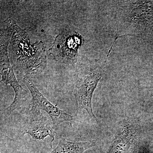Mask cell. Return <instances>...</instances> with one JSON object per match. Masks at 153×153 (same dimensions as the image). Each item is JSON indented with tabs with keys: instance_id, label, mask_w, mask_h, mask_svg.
<instances>
[{
	"instance_id": "277c9868",
	"label": "cell",
	"mask_w": 153,
	"mask_h": 153,
	"mask_svg": "<svg viewBox=\"0 0 153 153\" xmlns=\"http://www.w3.org/2000/svg\"><path fill=\"white\" fill-rule=\"evenodd\" d=\"M83 42V38L79 33L65 29L55 37L49 53L57 62L74 65L77 62L78 51Z\"/></svg>"
},
{
	"instance_id": "52a82bcc",
	"label": "cell",
	"mask_w": 153,
	"mask_h": 153,
	"mask_svg": "<svg viewBox=\"0 0 153 153\" xmlns=\"http://www.w3.org/2000/svg\"><path fill=\"white\" fill-rule=\"evenodd\" d=\"M22 133L23 135L27 134L35 140H44V139L49 136L52 139L50 144L51 148L57 134L52 128L49 120L41 111L33 108L29 111L27 120L22 127Z\"/></svg>"
},
{
	"instance_id": "8992f818",
	"label": "cell",
	"mask_w": 153,
	"mask_h": 153,
	"mask_svg": "<svg viewBox=\"0 0 153 153\" xmlns=\"http://www.w3.org/2000/svg\"><path fill=\"white\" fill-rule=\"evenodd\" d=\"M0 56V74L2 76L1 82L6 85H10L15 94L13 101L5 110L6 114L10 115L14 111L24 105L27 100L28 93L19 84L16 78L13 67L10 63L8 51H1Z\"/></svg>"
},
{
	"instance_id": "6da1fadb",
	"label": "cell",
	"mask_w": 153,
	"mask_h": 153,
	"mask_svg": "<svg viewBox=\"0 0 153 153\" xmlns=\"http://www.w3.org/2000/svg\"><path fill=\"white\" fill-rule=\"evenodd\" d=\"M117 8L115 41L125 36L143 39L150 37L153 32V1H121Z\"/></svg>"
},
{
	"instance_id": "7a4b0ae2",
	"label": "cell",
	"mask_w": 153,
	"mask_h": 153,
	"mask_svg": "<svg viewBox=\"0 0 153 153\" xmlns=\"http://www.w3.org/2000/svg\"><path fill=\"white\" fill-rule=\"evenodd\" d=\"M10 44L18 57L17 69L25 76L39 74L45 69L47 59L44 42L38 41L31 44L27 32L15 23Z\"/></svg>"
},
{
	"instance_id": "9c48e42d",
	"label": "cell",
	"mask_w": 153,
	"mask_h": 153,
	"mask_svg": "<svg viewBox=\"0 0 153 153\" xmlns=\"http://www.w3.org/2000/svg\"><path fill=\"white\" fill-rule=\"evenodd\" d=\"M95 141L75 142L67 140L64 138L59 140L57 146L50 153H83L90 148L95 146Z\"/></svg>"
},
{
	"instance_id": "5b68a950",
	"label": "cell",
	"mask_w": 153,
	"mask_h": 153,
	"mask_svg": "<svg viewBox=\"0 0 153 153\" xmlns=\"http://www.w3.org/2000/svg\"><path fill=\"white\" fill-rule=\"evenodd\" d=\"M23 80L32 96L31 108L47 112L51 118L54 127H57L60 124L67 121H75L82 123L75 116L66 113L51 103L39 91L30 77L25 76Z\"/></svg>"
},
{
	"instance_id": "ba28073f",
	"label": "cell",
	"mask_w": 153,
	"mask_h": 153,
	"mask_svg": "<svg viewBox=\"0 0 153 153\" xmlns=\"http://www.w3.org/2000/svg\"><path fill=\"white\" fill-rule=\"evenodd\" d=\"M135 142L134 126L131 123H127L114 137L107 153H133Z\"/></svg>"
},
{
	"instance_id": "3957f363",
	"label": "cell",
	"mask_w": 153,
	"mask_h": 153,
	"mask_svg": "<svg viewBox=\"0 0 153 153\" xmlns=\"http://www.w3.org/2000/svg\"><path fill=\"white\" fill-rule=\"evenodd\" d=\"M105 62L92 65L76 80L74 95L77 111L84 109L91 118L97 121L93 112L92 100L94 91L102 77Z\"/></svg>"
}]
</instances>
